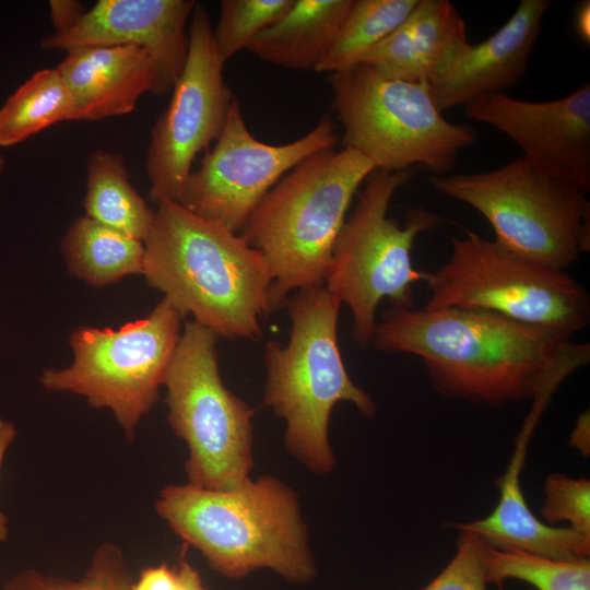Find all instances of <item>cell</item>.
Instances as JSON below:
<instances>
[{"instance_id": "6da1fadb", "label": "cell", "mask_w": 590, "mask_h": 590, "mask_svg": "<svg viewBox=\"0 0 590 590\" xmlns=\"http://www.w3.org/2000/svg\"><path fill=\"white\" fill-rule=\"evenodd\" d=\"M371 343L384 353L418 356L438 393L491 405L555 389L590 354L589 344L458 307H391L376 323Z\"/></svg>"}, {"instance_id": "7a4b0ae2", "label": "cell", "mask_w": 590, "mask_h": 590, "mask_svg": "<svg viewBox=\"0 0 590 590\" xmlns=\"http://www.w3.org/2000/svg\"><path fill=\"white\" fill-rule=\"evenodd\" d=\"M144 249L142 275L184 317L191 314L219 338L261 337L272 276L239 234L178 202H162Z\"/></svg>"}, {"instance_id": "3957f363", "label": "cell", "mask_w": 590, "mask_h": 590, "mask_svg": "<svg viewBox=\"0 0 590 590\" xmlns=\"http://www.w3.org/2000/svg\"><path fill=\"white\" fill-rule=\"evenodd\" d=\"M155 511L225 578L238 580L268 569L305 585L318 574L299 498L274 475L229 491L169 484L161 488Z\"/></svg>"}, {"instance_id": "277c9868", "label": "cell", "mask_w": 590, "mask_h": 590, "mask_svg": "<svg viewBox=\"0 0 590 590\" xmlns=\"http://www.w3.org/2000/svg\"><path fill=\"white\" fill-rule=\"evenodd\" d=\"M374 169L350 148L320 150L286 173L256 205L238 234L269 267L270 314L294 292L323 285L349 209Z\"/></svg>"}, {"instance_id": "5b68a950", "label": "cell", "mask_w": 590, "mask_h": 590, "mask_svg": "<svg viewBox=\"0 0 590 590\" xmlns=\"http://www.w3.org/2000/svg\"><path fill=\"white\" fill-rule=\"evenodd\" d=\"M341 302L324 285L294 292L284 307L291 318L286 345L270 341L264 350L263 404L285 422L284 446L310 472L333 471L329 440L334 405L352 403L373 417V398L350 378L338 343Z\"/></svg>"}, {"instance_id": "8992f818", "label": "cell", "mask_w": 590, "mask_h": 590, "mask_svg": "<svg viewBox=\"0 0 590 590\" xmlns=\"http://www.w3.org/2000/svg\"><path fill=\"white\" fill-rule=\"evenodd\" d=\"M411 178L410 170L374 169L359 188L351 213L334 243L324 287L353 317V338L359 347L371 343L376 311L382 299L392 307H413V284L424 281L415 269L416 237L446 219L425 209H411L401 223L388 216L390 202Z\"/></svg>"}, {"instance_id": "52a82bcc", "label": "cell", "mask_w": 590, "mask_h": 590, "mask_svg": "<svg viewBox=\"0 0 590 590\" xmlns=\"http://www.w3.org/2000/svg\"><path fill=\"white\" fill-rule=\"evenodd\" d=\"M432 187L482 214L498 244L565 270L590 249L587 191L520 156L482 173L429 176Z\"/></svg>"}, {"instance_id": "ba28073f", "label": "cell", "mask_w": 590, "mask_h": 590, "mask_svg": "<svg viewBox=\"0 0 590 590\" xmlns=\"http://www.w3.org/2000/svg\"><path fill=\"white\" fill-rule=\"evenodd\" d=\"M328 81L344 148L367 157L376 169L421 165L430 176L446 175L459 153L479 139L471 125L442 116L426 83L387 79L365 63L331 73Z\"/></svg>"}, {"instance_id": "9c48e42d", "label": "cell", "mask_w": 590, "mask_h": 590, "mask_svg": "<svg viewBox=\"0 0 590 590\" xmlns=\"http://www.w3.org/2000/svg\"><path fill=\"white\" fill-rule=\"evenodd\" d=\"M449 259L425 272V307L481 309L542 329L560 341L590 323L588 292L565 270L527 260L496 240L464 229Z\"/></svg>"}, {"instance_id": "30bf717a", "label": "cell", "mask_w": 590, "mask_h": 590, "mask_svg": "<svg viewBox=\"0 0 590 590\" xmlns=\"http://www.w3.org/2000/svg\"><path fill=\"white\" fill-rule=\"evenodd\" d=\"M217 339L196 321L186 322L163 386L169 426L188 447L187 483L229 491L251 479L255 409L223 384Z\"/></svg>"}, {"instance_id": "8fae6325", "label": "cell", "mask_w": 590, "mask_h": 590, "mask_svg": "<svg viewBox=\"0 0 590 590\" xmlns=\"http://www.w3.org/2000/svg\"><path fill=\"white\" fill-rule=\"evenodd\" d=\"M182 318L163 297L145 318L117 330L78 328L69 339L72 363L45 369L40 385L50 392L83 397L92 408L109 410L126 438L132 440L141 418L160 399Z\"/></svg>"}, {"instance_id": "7c38bea8", "label": "cell", "mask_w": 590, "mask_h": 590, "mask_svg": "<svg viewBox=\"0 0 590 590\" xmlns=\"http://www.w3.org/2000/svg\"><path fill=\"white\" fill-rule=\"evenodd\" d=\"M205 8L196 4L188 30L185 67L164 113L155 121L146 153L150 199L181 202L196 156L215 142L236 98L225 82Z\"/></svg>"}, {"instance_id": "4fadbf2b", "label": "cell", "mask_w": 590, "mask_h": 590, "mask_svg": "<svg viewBox=\"0 0 590 590\" xmlns=\"http://www.w3.org/2000/svg\"><path fill=\"white\" fill-rule=\"evenodd\" d=\"M337 125L328 114L306 134L284 144L258 140L234 99L226 122L198 169L187 178L180 204L239 233L264 194L307 156L334 148Z\"/></svg>"}, {"instance_id": "5bb4252c", "label": "cell", "mask_w": 590, "mask_h": 590, "mask_svg": "<svg viewBox=\"0 0 590 590\" xmlns=\"http://www.w3.org/2000/svg\"><path fill=\"white\" fill-rule=\"evenodd\" d=\"M468 118L507 135L523 157L590 190V84L546 102L507 93L481 97L463 107Z\"/></svg>"}, {"instance_id": "9a60e30c", "label": "cell", "mask_w": 590, "mask_h": 590, "mask_svg": "<svg viewBox=\"0 0 590 590\" xmlns=\"http://www.w3.org/2000/svg\"><path fill=\"white\" fill-rule=\"evenodd\" d=\"M193 0H98L69 30L40 42L44 50L132 45L144 49L158 72V95L172 92L188 54L187 23Z\"/></svg>"}, {"instance_id": "2e32d148", "label": "cell", "mask_w": 590, "mask_h": 590, "mask_svg": "<svg viewBox=\"0 0 590 590\" xmlns=\"http://www.w3.org/2000/svg\"><path fill=\"white\" fill-rule=\"evenodd\" d=\"M550 0H521L511 16L479 44L453 45L426 82L439 111L468 104L517 85L527 72L542 33Z\"/></svg>"}, {"instance_id": "e0dca14e", "label": "cell", "mask_w": 590, "mask_h": 590, "mask_svg": "<svg viewBox=\"0 0 590 590\" xmlns=\"http://www.w3.org/2000/svg\"><path fill=\"white\" fill-rule=\"evenodd\" d=\"M73 99L70 120L128 115L145 93L158 95V72L141 47L97 46L69 50L56 67Z\"/></svg>"}, {"instance_id": "ac0fdd59", "label": "cell", "mask_w": 590, "mask_h": 590, "mask_svg": "<svg viewBox=\"0 0 590 590\" xmlns=\"http://www.w3.org/2000/svg\"><path fill=\"white\" fill-rule=\"evenodd\" d=\"M541 410L534 408L518 437L512 459L498 481V504L485 518L456 523L460 531L476 533L487 545L500 550H519L553 559L588 558L590 535L570 527L548 526L529 509L519 483L526 447Z\"/></svg>"}, {"instance_id": "d6986e66", "label": "cell", "mask_w": 590, "mask_h": 590, "mask_svg": "<svg viewBox=\"0 0 590 590\" xmlns=\"http://www.w3.org/2000/svg\"><path fill=\"white\" fill-rule=\"evenodd\" d=\"M464 39L465 22L450 1L418 0L409 16L358 63L387 79L426 83L445 54Z\"/></svg>"}, {"instance_id": "ffe728a7", "label": "cell", "mask_w": 590, "mask_h": 590, "mask_svg": "<svg viewBox=\"0 0 590 590\" xmlns=\"http://www.w3.org/2000/svg\"><path fill=\"white\" fill-rule=\"evenodd\" d=\"M352 0H294L247 50L258 59L292 70H315L332 46Z\"/></svg>"}, {"instance_id": "44dd1931", "label": "cell", "mask_w": 590, "mask_h": 590, "mask_svg": "<svg viewBox=\"0 0 590 590\" xmlns=\"http://www.w3.org/2000/svg\"><path fill=\"white\" fill-rule=\"evenodd\" d=\"M61 253L69 273L94 287L143 273L144 243L86 215L67 229Z\"/></svg>"}, {"instance_id": "7402d4cb", "label": "cell", "mask_w": 590, "mask_h": 590, "mask_svg": "<svg viewBox=\"0 0 590 590\" xmlns=\"http://www.w3.org/2000/svg\"><path fill=\"white\" fill-rule=\"evenodd\" d=\"M86 216L144 243L154 211L132 186L123 157L113 151H93L86 165Z\"/></svg>"}, {"instance_id": "603a6c76", "label": "cell", "mask_w": 590, "mask_h": 590, "mask_svg": "<svg viewBox=\"0 0 590 590\" xmlns=\"http://www.w3.org/2000/svg\"><path fill=\"white\" fill-rule=\"evenodd\" d=\"M72 96L56 68L33 73L0 108V146L16 145L60 121L70 120Z\"/></svg>"}, {"instance_id": "cb8c5ba5", "label": "cell", "mask_w": 590, "mask_h": 590, "mask_svg": "<svg viewBox=\"0 0 590 590\" xmlns=\"http://www.w3.org/2000/svg\"><path fill=\"white\" fill-rule=\"evenodd\" d=\"M418 0H352L337 37L314 71L335 73L361 58L412 12Z\"/></svg>"}, {"instance_id": "d4e9b609", "label": "cell", "mask_w": 590, "mask_h": 590, "mask_svg": "<svg viewBox=\"0 0 590 590\" xmlns=\"http://www.w3.org/2000/svg\"><path fill=\"white\" fill-rule=\"evenodd\" d=\"M487 583L502 586L518 579L538 590H590V559H553L519 550H500L487 545L482 550Z\"/></svg>"}, {"instance_id": "484cf974", "label": "cell", "mask_w": 590, "mask_h": 590, "mask_svg": "<svg viewBox=\"0 0 590 590\" xmlns=\"http://www.w3.org/2000/svg\"><path fill=\"white\" fill-rule=\"evenodd\" d=\"M132 582L133 577L122 550L106 542L94 551L87 569L79 579L24 568L13 575L1 590H130Z\"/></svg>"}, {"instance_id": "4316f807", "label": "cell", "mask_w": 590, "mask_h": 590, "mask_svg": "<svg viewBox=\"0 0 590 590\" xmlns=\"http://www.w3.org/2000/svg\"><path fill=\"white\" fill-rule=\"evenodd\" d=\"M294 0H222L220 15L212 30L213 42L221 60L247 49L252 39L278 21Z\"/></svg>"}, {"instance_id": "83f0119b", "label": "cell", "mask_w": 590, "mask_h": 590, "mask_svg": "<svg viewBox=\"0 0 590 590\" xmlns=\"http://www.w3.org/2000/svg\"><path fill=\"white\" fill-rule=\"evenodd\" d=\"M542 517L546 524L568 521L570 528L590 535V481L562 473L548 475L544 484Z\"/></svg>"}, {"instance_id": "f1b7e54d", "label": "cell", "mask_w": 590, "mask_h": 590, "mask_svg": "<svg viewBox=\"0 0 590 590\" xmlns=\"http://www.w3.org/2000/svg\"><path fill=\"white\" fill-rule=\"evenodd\" d=\"M483 544L484 541L476 533L461 531L455 556L422 590H486Z\"/></svg>"}, {"instance_id": "f546056e", "label": "cell", "mask_w": 590, "mask_h": 590, "mask_svg": "<svg viewBox=\"0 0 590 590\" xmlns=\"http://www.w3.org/2000/svg\"><path fill=\"white\" fill-rule=\"evenodd\" d=\"M176 567L167 563L143 568L130 590H175Z\"/></svg>"}, {"instance_id": "4dcf8cb0", "label": "cell", "mask_w": 590, "mask_h": 590, "mask_svg": "<svg viewBox=\"0 0 590 590\" xmlns=\"http://www.w3.org/2000/svg\"><path fill=\"white\" fill-rule=\"evenodd\" d=\"M84 12L83 4L76 0L49 1V16L54 26L52 33H61L71 28Z\"/></svg>"}, {"instance_id": "1f68e13d", "label": "cell", "mask_w": 590, "mask_h": 590, "mask_svg": "<svg viewBox=\"0 0 590 590\" xmlns=\"http://www.w3.org/2000/svg\"><path fill=\"white\" fill-rule=\"evenodd\" d=\"M17 435L14 423L0 418V473L5 453ZM9 520L0 508V542H5L9 538Z\"/></svg>"}, {"instance_id": "d6a6232c", "label": "cell", "mask_w": 590, "mask_h": 590, "mask_svg": "<svg viewBox=\"0 0 590 590\" xmlns=\"http://www.w3.org/2000/svg\"><path fill=\"white\" fill-rule=\"evenodd\" d=\"M176 567V587L175 590H209L203 579L194 566L180 559Z\"/></svg>"}, {"instance_id": "836d02e7", "label": "cell", "mask_w": 590, "mask_h": 590, "mask_svg": "<svg viewBox=\"0 0 590 590\" xmlns=\"http://www.w3.org/2000/svg\"><path fill=\"white\" fill-rule=\"evenodd\" d=\"M589 411L583 412L577 420L571 433L569 444L578 448L583 455L589 453Z\"/></svg>"}, {"instance_id": "e575fe53", "label": "cell", "mask_w": 590, "mask_h": 590, "mask_svg": "<svg viewBox=\"0 0 590 590\" xmlns=\"http://www.w3.org/2000/svg\"><path fill=\"white\" fill-rule=\"evenodd\" d=\"M589 1L583 2L579 5L576 14V28L578 34L583 40L589 42L590 32H589Z\"/></svg>"}, {"instance_id": "d590c367", "label": "cell", "mask_w": 590, "mask_h": 590, "mask_svg": "<svg viewBox=\"0 0 590 590\" xmlns=\"http://www.w3.org/2000/svg\"><path fill=\"white\" fill-rule=\"evenodd\" d=\"M7 167V160L5 157L0 153V176L4 173Z\"/></svg>"}]
</instances>
